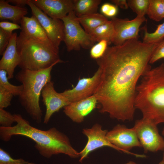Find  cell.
<instances>
[{
  "instance_id": "6da1fadb",
  "label": "cell",
  "mask_w": 164,
  "mask_h": 164,
  "mask_svg": "<svg viewBox=\"0 0 164 164\" xmlns=\"http://www.w3.org/2000/svg\"><path fill=\"white\" fill-rule=\"evenodd\" d=\"M158 45L132 39L108 46L103 56L96 60L101 75L94 95L99 112L123 121L133 119L137 83L151 69L149 63Z\"/></svg>"
},
{
  "instance_id": "7a4b0ae2",
  "label": "cell",
  "mask_w": 164,
  "mask_h": 164,
  "mask_svg": "<svg viewBox=\"0 0 164 164\" xmlns=\"http://www.w3.org/2000/svg\"><path fill=\"white\" fill-rule=\"evenodd\" d=\"M16 124L9 127H0V138L4 142L10 140L12 136L20 135L28 137L36 143L35 148L43 156L50 158L59 154L72 158L80 156V153L72 147L69 138L55 127L42 130L31 126L19 114H14Z\"/></svg>"
},
{
  "instance_id": "3957f363",
  "label": "cell",
  "mask_w": 164,
  "mask_h": 164,
  "mask_svg": "<svg viewBox=\"0 0 164 164\" xmlns=\"http://www.w3.org/2000/svg\"><path fill=\"white\" fill-rule=\"evenodd\" d=\"M136 89L135 109L154 124L164 123V64L147 71Z\"/></svg>"
},
{
  "instance_id": "277c9868",
  "label": "cell",
  "mask_w": 164,
  "mask_h": 164,
  "mask_svg": "<svg viewBox=\"0 0 164 164\" xmlns=\"http://www.w3.org/2000/svg\"><path fill=\"white\" fill-rule=\"evenodd\" d=\"M16 44L19 59L18 66L21 69L38 70L64 62L60 58L59 49L50 40L19 34L17 37Z\"/></svg>"
},
{
  "instance_id": "5b68a950",
  "label": "cell",
  "mask_w": 164,
  "mask_h": 164,
  "mask_svg": "<svg viewBox=\"0 0 164 164\" xmlns=\"http://www.w3.org/2000/svg\"><path fill=\"white\" fill-rule=\"evenodd\" d=\"M55 65L38 70L21 69L15 76L23 87L18 96L19 101L32 119L38 124L41 122L43 115L39 97L43 87L51 81V71Z\"/></svg>"
},
{
  "instance_id": "8992f818",
  "label": "cell",
  "mask_w": 164,
  "mask_h": 164,
  "mask_svg": "<svg viewBox=\"0 0 164 164\" xmlns=\"http://www.w3.org/2000/svg\"><path fill=\"white\" fill-rule=\"evenodd\" d=\"M61 20L64 24L63 41L67 51L88 49L95 44V41L82 28L73 11Z\"/></svg>"
},
{
  "instance_id": "52a82bcc",
  "label": "cell",
  "mask_w": 164,
  "mask_h": 164,
  "mask_svg": "<svg viewBox=\"0 0 164 164\" xmlns=\"http://www.w3.org/2000/svg\"><path fill=\"white\" fill-rule=\"evenodd\" d=\"M133 128L145 152L164 150V139L157 125L142 118L136 121Z\"/></svg>"
},
{
  "instance_id": "ba28073f",
  "label": "cell",
  "mask_w": 164,
  "mask_h": 164,
  "mask_svg": "<svg viewBox=\"0 0 164 164\" xmlns=\"http://www.w3.org/2000/svg\"><path fill=\"white\" fill-rule=\"evenodd\" d=\"M27 5L31 10L32 15L39 22L45 31L48 38L57 48L64 38V25L60 19L52 18L45 14L30 0H27Z\"/></svg>"
},
{
  "instance_id": "9c48e42d",
  "label": "cell",
  "mask_w": 164,
  "mask_h": 164,
  "mask_svg": "<svg viewBox=\"0 0 164 164\" xmlns=\"http://www.w3.org/2000/svg\"><path fill=\"white\" fill-rule=\"evenodd\" d=\"M106 137L111 144L120 149L121 152L136 157H146L144 155L136 154L129 151L133 147H142L133 128H129L124 125H118L108 132Z\"/></svg>"
},
{
  "instance_id": "30bf717a",
  "label": "cell",
  "mask_w": 164,
  "mask_h": 164,
  "mask_svg": "<svg viewBox=\"0 0 164 164\" xmlns=\"http://www.w3.org/2000/svg\"><path fill=\"white\" fill-rule=\"evenodd\" d=\"M114 30V34L112 42L114 45L122 44L125 41L132 39H138L140 26L146 21L145 17L137 16L130 20L125 18L116 17L111 18Z\"/></svg>"
},
{
  "instance_id": "8fae6325",
  "label": "cell",
  "mask_w": 164,
  "mask_h": 164,
  "mask_svg": "<svg viewBox=\"0 0 164 164\" xmlns=\"http://www.w3.org/2000/svg\"><path fill=\"white\" fill-rule=\"evenodd\" d=\"M101 75V70L98 67L92 77L79 78L75 87L66 90L61 93L70 103L90 97L94 95L97 87Z\"/></svg>"
},
{
  "instance_id": "7c38bea8",
  "label": "cell",
  "mask_w": 164,
  "mask_h": 164,
  "mask_svg": "<svg viewBox=\"0 0 164 164\" xmlns=\"http://www.w3.org/2000/svg\"><path fill=\"white\" fill-rule=\"evenodd\" d=\"M108 132L107 130H103L102 126L98 123L95 124L91 128L83 129L82 132L87 137L88 141L84 149L79 152L80 157V162H81L87 158L91 152L102 147H109L121 151L108 140L106 137Z\"/></svg>"
},
{
  "instance_id": "4fadbf2b",
  "label": "cell",
  "mask_w": 164,
  "mask_h": 164,
  "mask_svg": "<svg viewBox=\"0 0 164 164\" xmlns=\"http://www.w3.org/2000/svg\"><path fill=\"white\" fill-rule=\"evenodd\" d=\"M53 84V81L49 82L43 87L41 92L42 101L46 108L43 119V123L46 124H48L54 113L71 104L61 93L55 91Z\"/></svg>"
},
{
  "instance_id": "5bb4252c",
  "label": "cell",
  "mask_w": 164,
  "mask_h": 164,
  "mask_svg": "<svg viewBox=\"0 0 164 164\" xmlns=\"http://www.w3.org/2000/svg\"><path fill=\"white\" fill-rule=\"evenodd\" d=\"M49 17L61 19L73 11L72 0H30Z\"/></svg>"
},
{
  "instance_id": "9a60e30c",
  "label": "cell",
  "mask_w": 164,
  "mask_h": 164,
  "mask_svg": "<svg viewBox=\"0 0 164 164\" xmlns=\"http://www.w3.org/2000/svg\"><path fill=\"white\" fill-rule=\"evenodd\" d=\"M97 101L94 95L71 103L63 108V112L73 121L80 123L85 117L97 108Z\"/></svg>"
},
{
  "instance_id": "2e32d148",
  "label": "cell",
  "mask_w": 164,
  "mask_h": 164,
  "mask_svg": "<svg viewBox=\"0 0 164 164\" xmlns=\"http://www.w3.org/2000/svg\"><path fill=\"white\" fill-rule=\"evenodd\" d=\"M17 36L16 33H13L0 60V70H4L7 72L9 80L14 77L15 69L19 63V56L17 49Z\"/></svg>"
},
{
  "instance_id": "e0dca14e",
  "label": "cell",
  "mask_w": 164,
  "mask_h": 164,
  "mask_svg": "<svg viewBox=\"0 0 164 164\" xmlns=\"http://www.w3.org/2000/svg\"><path fill=\"white\" fill-rule=\"evenodd\" d=\"M20 23L21 32L20 34L26 37L50 40L39 22L33 15L30 17H24Z\"/></svg>"
},
{
  "instance_id": "ac0fdd59",
  "label": "cell",
  "mask_w": 164,
  "mask_h": 164,
  "mask_svg": "<svg viewBox=\"0 0 164 164\" xmlns=\"http://www.w3.org/2000/svg\"><path fill=\"white\" fill-rule=\"evenodd\" d=\"M27 13V9L24 7L12 5L9 4L8 1L0 0V18L1 20H9L18 24L20 23Z\"/></svg>"
},
{
  "instance_id": "d6986e66",
  "label": "cell",
  "mask_w": 164,
  "mask_h": 164,
  "mask_svg": "<svg viewBox=\"0 0 164 164\" xmlns=\"http://www.w3.org/2000/svg\"><path fill=\"white\" fill-rule=\"evenodd\" d=\"M77 18L85 31L89 34L108 21L104 15L97 12L77 17Z\"/></svg>"
},
{
  "instance_id": "ffe728a7",
  "label": "cell",
  "mask_w": 164,
  "mask_h": 164,
  "mask_svg": "<svg viewBox=\"0 0 164 164\" xmlns=\"http://www.w3.org/2000/svg\"><path fill=\"white\" fill-rule=\"evenodd\" d=\"M101 0H73V11L77 17L97 13Z\"/></svg>"
},
{
  "instance_id": "44dd1931",
  "label": "cell",
  "mask_w": 164,
  "mask_h": 164,
  "mask_svg": "<svg viewBox=\"0 0 164 164\" xmlns=\"http://www.w3.org/2000/svg\"><path fill=\"white\" fill-rule=\"evenodd\" d=\"M114 34V26L111 20L98 27L89 34L95 42L105 40L109 44L112 43Z\"/></svg>"
},
{
  "instance_id": "7402d4cb",
  "label": "cell",
  "mask_w": 164,
  "mask_h": 164,
  "mask_svg": "<svg viewBox=\"0 0 164 164\" xmlns=\"http://www.w3.org/2000/svg\"><path fill=\"white\" fill-rule=\"evenodd\" d=\"M151 19L159 22L164 18L162 0H150L147 14Z\"/></svg>"
},
{
  "instance_id": "603a6c76",
  "label": "cell",
  "mask_w": 164,
  "mask_h": 164,
  "mask_svg": "<svg viewBox=\"0 0 164 164\" xmlns=\"http://www.w3.org/2000/svg\"><path fill=\"white\" fill-rule=\"evenodd\" d=\"M143 28L144 30L143 43H157L164 40V22L158 25L155 30L152 33L148 32L146 25Z\"/></svg>"
},
{
  "instance_id": "cb8c5ba5",
  "label": "cell",
  "mask_w": 164,
  "mask_h": 164,
  "mask_svg": "<svg viewBox=\"0 0 164 164\" xmlns=\"http://www.w3.org/2000/svg\"><path fill=\"white\" fill-rule=\"evenodd\" d=\"M128 7L137 16L144 17L147 14L150 2V0H127Z\"/></svg>"
},
{
  "instance_id": "d4e9b609",
  "label": "cell",
  "mask_w": 164,
  "mask_h": 164,
  "mask_svg": "<svg viewBox=\"0 0 164 164\" xmlns=\"http://www.w3.org/2000/svg\"><path fill=\"white\" fill-rule=\"evenodd\" d=\"M7 72L4 70H0V86L11 93L14 96H19L21 93L23 86H15L10 84L8 81Z\"/></svg>"
},
{
  "instance_id": "484cf974",
  "label": "cell",
  "mask_w": 164,
  "mask_h": 164,
  "mask_svg": "<svg viewBox=\"0 0 164 164\" xmlns=\"http://www.w3.org/2000/svg\"><path fill=\"white\" fill-rule=\"evenodd\" d=\"M98 42L91 47L90 51L91 57L96 60L103 56L109 44L108 41L105 40H102Z\"/></svg>"
},
{
  "instance_id": "4316f807",
  "label": "cell",
  "mask_w": 164,
  "mask_h": 164,
  "mask_svg": "<svg viewBox=\"0 0 164 164\" xmlns=\"http://www.w3.org/2000/svg\"><path fill=\"white\" fill-rule=\"evenodd\" d=\"M0 164H35L22 159H13L10 154L1 148H0Z\"/></svg>"
},
{
  "instance_id": "83f0119b",
  "label": "cell",
  "mask_w": 164,
  "mask_h": 164,
  "mask_svg": "<svg viewBox=\"0 0 164 164\" xmlns=\"http://www.w3.org/2000/svg\"><path fill=\"white\" fill-rule=\"evenodd\" d=\"M16 122L14 114L0 108V124L1 126L9 127L12 126V125Z\"/></svg>"
},
{
  "instance_id": "f1b7e54d",
  "label": "cell",
  "mask_w": 164,
  "mask_h": 164,
  "mask_svg": "<svg viewBox=\"0 0 164 164\" xmlns=\"http://www.w3.org/2000/svg\"><path fill=\"white\" fill-rule=\"evenodd\" d=\"M13 95L0 86V108H4L10 106Z\"/></svg>"
},
{
  "instance_id": "f546056e",
  "label": "cell",
  "mask_w": 164,
  "mask_h": 164,
  "mask_svg": "<svg viewBox=\"0 0 164 164\" xmlns=\"http://www.w3.org/2000/svg\"><path fill=\"white\" fill-rule=\"evenodd\" d=\"M13 33L0 28V55H2L6 49Z\"/></svg>"
},
{
  "instance_id": "4dcf8cb0",
  "label": "cell",
  "mask_w": 164,
  "mask_h": 164,
  "mask_svg": "<svg viewBox=\"0 0 164 164\" xmlns=\"http://www.w3.org/2000/svg\"><path fill=\"white\" fill-rule=\"evenodd\" d=\"M101 11L105 17L113 18L116 15L118 11V7L109 3H105L101 6Z\"/></svg>"
},
{
  "instance_id": "1f68e13d",
  "label": "cell",
  "mask_w": 164,
  "mask_h": 164,
  "mask_svg": "<svg viewBox=\"0 0 164 164\" xmlns=\"http://www.w3.org/2000/svg\"><path fill=\"white\" fill-rule=\"evenodd\" d=\"M162 58H164V40L159 43L151 57L149 63H153Z\"/></svg>"
},
{
  "instance_id": "d6a6232c",
  "label": "cell",
  "mask_w": 164,
  "mask_h": 164,
  "mask_svg": "<svg viewBox=\"0 0 164 164\" xmlns=\"http://www.w3.org/2000/svg\"><path fill=\"white\" fill-rule=\"evenodd\" d=\"M0 28L5 31L12 32L14 30L21 29V27L18 24L5 21L0 22Z\"/></svg>"
},
{
  "instance_id": "836d02e7",
  "label": "cell",
  "mask_w": 164,
  "mask_h": 164,
  "mask_svg": "<svg viewBox=\"0 0 164 164\" xmlns=\"http://www.w3.org/2000/svg\"><path fill=\"white\" fill-rule=\"evenodd\" d=\"M111 2L116 6L124 9H127L128 8L127 1L126 0H113Z\"/></svg>"
},
{
  "instance_id": "e575fe53",
  "label": "cell",
  "mask_w": 164,
  "mask_h": 164,
  "mask_svg": "<svg viewBox=\"0 0 164 164\" xmlns=\"http://www.w3.org/2000/svg\"><path fill=\"white\" fill-rule=\"evenodd\" d=\"M9 2H12L18 5L24 7L27 5V0H7Z\"/></svg>"
},
{
  "instance_id": "d590c367",
  "label": "cell",
  "mask_w": 164,
  "mask_h": 164,
  "mask_svg": "<svg viewBox=\"0 0 164 164\" xmlns=\"http://www.w3.org/2000/svg\"><path fill=\"white\" fill-rule=\"evenodd\" d=\"M125 164H136V163H135V162L133 161H131L126 163H125Z\"/></svg>"
},
{
  "instance_id": "8d00e7d4",
  "label": "cell",
  "mask_w": 164,
  "mask_h": 164,
  "mask_svg": "<svg viewBox=\"0 0 164 164\" xmlns=\"http://www.w3.org/2000/svg\"><path fill=\"white\" fill-rule=\"evenodd\" d=\"M158 164H164V162L162 159Z\"/></svg>"
},
{
  "instance_id": "74e56055",
  "label": "cell",
  "mask_w": 164,
  "mask_h": 164,
  "mask_svg": "<svg viewBox=\"0 0 164 164\" xmlns=\"http://www.w3.org/2000/svg\"><path fill=\"white\" fill-rule=\"evenodd\" d=\"M162 135L164 136V128L162 130Z\"/></svg>"
},
{
  "instance_id": "f35d334b",
  "label": "cell",
  "mask_w": 164,
  "mask_h": 164,
  "mask_svg": "<svg viewBox=\"0 0 164 164\" xmlns=\"http://www.w3.org/2000/svg\"><path fill=\"white\" fill-rule=\"evenodd\" d=\"M162 3L163 5V6L164 8V0H162Z\"/></svg>"
},
{
  "instance_id": "ab89813d",
  "label": "cell",
  "mask_w": 164,
  "mask_h": 164,
  "mask_svg": "<svg viewBox=\"0 0 164 164\" xmlns=\"http://www.w3.org/2000/svg\"><path fill=\"white\" fill-rule=\"evenodd\" d=\"M163 160L164 161V152H163Z\"/></svg>"
}]
</instances>
